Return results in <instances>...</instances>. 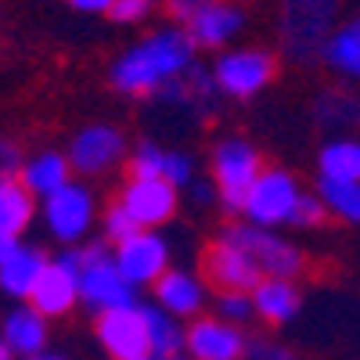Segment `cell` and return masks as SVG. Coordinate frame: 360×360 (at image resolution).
<instances>
[{"mask_svg": "<svg viewBox=\"0 0 360 360\" xmlns=\"http://www.w3.org/2000/svg\"><path fill=\"white\" fill-rule=\"evenodd\" d=\"M195 47L198 44L184 29H159L112 65V86L130 98L159 94L166 83L180 79L195 65Z\"/></svg>", "mask_w": 360, "mask_h": 360, "instance_id": "cell-1", "label": "cell"}, {"mask_svg": "<svg viewBox=\"0 0 360 360\" xmlns=\"http://www.w3.org/2000/svg\"><path fill=\"white\" fill-rule=\"evenodd\" d=\"M342 0H285L281 4V47L295 62L324 54L335 33Z\"/></svg>", "mask_w": 360, "mask_h": 360, "instance_id": "cell-2", "label": "cell"}, {"mask_svg": "<svg viewBox=\"0 0 360 360\" xmlns=\"http://www.w3.org/2000/svg\"><path fill=\"white\" fill-rule=\"evenodd\" d=\"M83 278H79V303L94 314H108L119 307H134V285L119 274V266L108 252V242H90L79 249Z\"/></svg>", "mask_w": 360, "mask_h": 360, "instance_id": "cell-3", "label": "cell"}, {"mask_svg": "<svg viewBox=\"0 0 360 360\" xmlns=\"http://www.w3.org/2000/svg\"><path fill=\"white\" fill-rule=\"evenodd\" d=\"M263 166H259V152L242 141V137H224L213 148V180H217V198L224 202V209L242 213L245 198L252 191V184L259 180Z\"/></svg>", "mask_w": 360, "mask_h": 360, "instance_id": "cell-4", "label": "cell"}, {"mask_svg": "<svg viewBox=\"0 0 360 360\" xmlns=\"http://www.w3.org/2000/svg\"><path fill=\"white\" fill-rule=\"evenodd\" d=\"M220 238H227V242H234L238 249H242L256 266L263 278H281V281H292L299 270L307 266L303 252H299L288 238L266 231V227H252V224H231Z\"/></svg>", "mask_w": 360, "mask_h": 360, "instance_id": "cell-5", "label": "cell"}, {"mask_svg": "<svg viewBox=\"0 0 360 360\" xmlns=\"http://www.w3.org/2000/svg\"><path fill=\"white\" fill-rule=\"evenodd\" d=\"M299 198H303V191H299L295 176L288 169H263L259 180L252 184V191H249V198H245L242 217L252 227L274 231L281 224H292V213H295Z\"/></svg>", "mask_w": 360, "mask_h": 360, "instance_id": "cell-6", "label": "cell"}, {"mask_svg": "<svg viewBox=\"0 0 360 360\" xmlns=\"http://www.w3.org/2000/svg\"><path fill=\"white\" fill-rule=\"evenodd\" d=\"M79 278H83V259L79 249H65L62 256H54L44 270V278L37 281L33 295H29V307L40 310L47 321L62 317L76 307L79 299Z\"/></svg>", "mask_w": 360, "mask_h": 360, "instance_id": "cell-7", "label": "cell"}, {"mask_svg": "<svg viewBox=\"0 0 360 360\" xmlns=\"http://www.w3.org/2000/svg\"><path fill=\"white\" fill-rule=\"evenodd\" d=\"M98 342L115 360H134L152 353V332H148V310L144 307H119L98 314Z\"/></svg>", "mask_w": 360, "mask_h": 360, "instance_id": "cell-8", "label": "cell"}, {"mask_svg": "<svg viewBox=\"0 0 360 360\" xmlns=\"http://www.w3.org/2000/svg\"><path fill=\"white\" fill-rule=\"evenodd\" d=\"M44 220L58 242L76 245L79 238H86L90 224H94V195L83 184H65L58 195L44 202Z\"/></svg>", "mask_w": 360, "mask_h": 360, "instance_id": "cell-9", "label": "cell"}, {"mask_svg": "<svg viewBox=\"0 0 360 360\" xmlns=\"http://www.w3.org/2000/svg\"><path fill=\"white\" fill-rule=\"evenodd\" d=\"M112 259H115V266H119V274H123L134 288L155 285L166 270H169V245L162 242L155 231H141V234L130 238V242L115 245Z\"/></svg>", "mask_w": 360, "mask_h": 360, "instance_id": "cell-10", "label": "cell"}, {"mask_svg": "<svg viewBox=\"0 0 360 360\" xmlns=\"http://www.w3.org/2000/svg\"><path fill=\"white\" fill-rule=\"evenodd\" d=\"M213 79L231 98H252L274 79V58L266 51H231L213 65Z\"/></svg>", "mask_w": 360, "mask_h": 360, "instance_id": "cell-11", "label": "cell"}, {"mask_svg": "<svg viewBox=\"0 0 360 360\" xmlns=\"http://www.w3.org/2000/svg\"><path fill=\"white\" fill-rule=\"evenodd\" d=\"M202 266H205V281L213 285L217 292H245L249 295L263 281L259 266L234 242H227V238H217V242L205 249Z\"/></svg>", "mask_w": 360, "mask_h": 360, "instance_id": "cell-12", "label": "cell"}, {"mask_svg": "<svg viewBox=\"0 0 360 360\" xmlns=\"http://www.w3.org/2000/svg\"><path fill=\"white\" fill-rule=\"evenodd\" d=\"M119 205H123L144 231H152L176 213V188L169 180H159V176H130L123 195H119Z\"/></svg>", "mask_w": 360, "mask_h": 360, "instance_id": "cell-13", "label": "cell"}, {"mask_svg": "<svg viewBox=\"0 0 360 360\" xmlns=\"http://www.w3.org/2000/svg\"><path fill=\"white\" fill-rule=\"evenodd\" d=\"M127 152V141L115 127H83L72 144H69V166L83 176H98V173H108Z\"/></svg>", "mask_w": 360, "mask_h": 360, "instance_id": "cell-14", "label": "cell"}, {"mask_svg": "<svg viewBox=\"0 0 360 360\" xmlns=\"http://www.w3.org/2000/svg\"><path fill=\"white\" fill-rule=\"evenodd\" d=\"M245 335L220 317H198L188 328V356L195 360H242L245 356Z\"/></svg>", "mask_w": 360, "mask_h": 360, "instance_id": "cell-15", "label": "cell"}, {"mask_svg": "<svg viewBox=\"0 0 360 360\" xmlns=\"http://www.w3.org/2000/svg\"><path fill=\"white\" fill-rule=\"evenodd\" d=\"M205 303V288L188 270H166L155 281V307H162L169 317H195Z\"/></svg>", "mask_w": 360, "mask_h": 360, "instance_id": "cell-16", "label": "cell"}, {"mask_svg": "<svg viewBox=\"0 0 360 360\" xmlns=\"http://www.w3.org/2000/svg\"><path fill=\"white\" fill-rule=\"evenodd\" d=\"M242 11L234 4H224V0H209V4L188 22V33L198 47H224L227 40L238 37L242 29Z\"/></svg>", "mask_w": 360, "mask_h": 360, "instance_id": "cell-17", "label": "cell"}, {"mask_svg": "<svg viewBox=\"0 0 360 360\" xmlns=\"http://www.w3.org/2000/svg\"><path fill=\"white\" fill-rule=\"evenodd\" d=\"M0 339H4L15 356L29 360V356H40L47 346V317L33 307H15L4 317V328H0Z\"/></svg>", "mask_w": 360, "mask_h": 360, "instance_id": "cell-18", "label": "cell"}, {"mask_svg": "<svg viewBox=\"0 0 360 360\" xmlns=\"http://www.w3.org/2000/svg\"><path fill=\"white\" fill-rule=\"evenodd\" d=\"M69 173H72L69 155H58V152H40V155H33L29 162H22L18 180L25 184V191L33 195V198L47 202L51 195H58L65 184H72Z\"/></svg>", "mask_w": 360, "mask_h": 360, "instance_id": "cell-19", "label": "cell"}, {"mask_svg": "<svg viewBox=\"0 0 360 360\" xmlns=\"http://www.w3.org/2000/svg\"><path fill=\"white\" fill-rule=\"evenodd\" d=\"M47 263H51V259H47L40 249H33V245L22 242V249H18L4 266H0V292L11 295V299H29V295H33V288H37V281L44 278Z\"/></svg>", "mask_w": 360, "mask_h": 360, "instance_id": "cell-20", "label": "cell"}, {"mask_svg": "<svg viewBox=\"0 0 360 360\" xmlns=\"http://www.w3.org/2000/svg\"><path fill=\"white\" fill-rule=\"evenodd\" d=\"M299 288L292 281H281V278H263L256 288H252V307H256V317H263L266 324H285L299 314Z\"/></svg>", "mask_w": 360, "mask_h": 360, "instance_id": "cell-21", "label": "cell"}, {"mask_svg": "<svg viewBox=\"0 0 360 360\" xmlns=\"http://www.w3.org/2000/svg\"><path fill=\"white\" fill-rule=\"evenodd\" d=\"M37 217V198L25 191L18 176L0 184V238H22V231Z\"/></svg>", "mask_w": 360, "mask_h": 360, "instance_id": "cell-22", "label": "cell"}, {"mask_svg": "<svg viewBox=\"0 0 360 360\" xmlns=\"http://www.w3.org/2000/svg\"><path fill=\"white\" fill-rule=\"evenodd\" d=\"M321 58L328 62V69L360 83V18H349L342 29H335Z\"/></svg>", "mask_w": 360, "mask_h": 360, "instance_id": "cell-23", "label": "cell"}, {"mask_svg": "<svg viewBox=\"0 0 360 360\" xmlns=\"http://www.w3.org/2000/svg\"><path fill=\"white\" fill-rule=\"evenodd\" d=\"M148 310V332H152V356L159 360H173L188 353V332L176 324V317H169L162 307H144Z\"/></svg>", "mask_w": 360, "mask_h": 360, "instance_id": "cell-24", "label": "cell"}, {"mask_svg": "<svg viewBox=\"0 0 360 360\" xmlns=\"http://www.w3.org/2000/svg\"><path fill=\"white\" fill-rule=\"evenodd\" d=\"M321 180H360V141H328L317 155Z\"/></svg>", "mask_w": 360, "mask_h": 360, "instance_id": "cell-25", "label": "cell"}, {"mask_svg": "<svg viewBox=\"0 0 360 360\" xmlns=\"http://www.w3.org/2000/svg\"><path fill=\"white\" fill-rule=\"evenodd\" d=\"M317 119L332 130H353L360 127V98L346 94V90H328L317 98Z\"/></svg>", "mask_w": 360, "mask_h": 360, "instance_id": "cell-26", "label": "cell"}, {"mask_svg": "<svg viewBox=\"0 0 360 360\" xmlns=\"http://www.w3.org/2000/svg\"><path fill=\"white\" fill-rule=\"evenodd\" d=\"M321 202L346 224H360V180H321Z\"/></svg>", "mask_w": 360, "mask_h": 360, "instance_id": "cell-27", "label": "cell"}, {"mask_svg": "<svg viewBox=\"0 0 360 360\" xmlns=\"http://www.w3.org/2000/svg\"><path fill=\"white\" fill-rule=\"evenodd\" d=\"M141 231H144V227H141L119 202L105 213V242H108V245H123V242H130V238L141 234Z\"/></svg>", "mask_w": 360, "mask_h": 360, "instance_id": "cell-28", "label": "cell"}, {"mask_svg": "<svg viewBox=\"0 0 360 360\" xmlns=\"http://www.w3.org/2000/svg\"><path fill=\"white\" fill-rule=\"evenodd\" d=\"M217 310H220V321H227V324H234V328H242L249 317H256L252 295H245V292H220Z\"/></svg>", "mask_w": 360, "mask_h": 360, "instance_id": "cell-29", "label": "cell"}, {"mask_svg": "<svg viewBox=\"0 0 360 360\" xmlns=\"http://www.w3.org/2000/svg\"><path fill=\"white\" fill-rule=\"evenodd\" d=\"M162 166H166V148L141 144L130 159V176H159L162 180Z\"/></svg>", "mask_w": 360, "mask_h": 360, "instance_id": "cell-30", "label": "cell"}, {"mask_svg": "<svg viewBox=\"0 0 360 360\" xmlns=\"http://www.w3.org/2000/svg\"><path fill=\"white\" fill-rule=\"evenodd\" d=\"M328 213V205L321 202V195H303L295 205V213H292V224L295 227H317Z\"/></svg>", "mask_w": 360, "mask_h": 360, "instance_id": "cell-31", "label": "cell"}, {"mask_svg": "<svg viewBox=\"0 0 360 360\" xmlns=\"http://www.w3.org/2000/svg\"><path fill=\"white\" fill-rule=\"evenodd\" d=\"M245 356L249 360H295L285 346H278V342H270V339H249V346H245Z\"/></svg>", "mask_w": 360, "mask_h": 360, "instance_id": "cell-32", "label": "cell"}, {"mask_svg": "<svg viewBox=\"0 0 360 360\" xmlns=\"http://www.w3.org/2000/svg\"><path fill=\"white\" fill-rule=\"evenodd\" d=\"M148 11H152V0H115L108 15L115 22H141Z\"/></svg>", "mask_w": 360, "mask_h": 360, "instance_id": "cell-33", "label": "cell"}, {"mask_svg": "<svg viewBox=\"0 0 360 360\" xmlns=\"http://www.w3.org/2000/svg\"><path fill=\"white\" fill-rule=\"evenodd\" d=\"M15 173H18V148H15L11 141L0 137V184H4V180H11Z\"/></svg>", "mask_w": 360, "mask_h": 360, "instance_id": "cell-34", "label": "cell"}, {"mask_svg": "<svg viewBox=\"0 0 360 360\" xmlns=\"http://www.w3.org/2000/svg\"><path fill=\"white\" fill-rule=\"evenodd\" d=\"M205 4H209V0H169V15L180 18V22H191Z\"/></svg>", "mask_w": 360, "mask_h": 360, "instance_id": "cell-35", "label": "cell"}, {"mask_svg": "<svg viewBox=\"0 0 360 360\" xmlns=\"http://www.w3.org/2000/svg\"><path fill=\"white\" fill-rule=\"evenodd\" d=\"M112 4L115 0H72V8H79L86 15H105V11H112Z\"/></svg>", "mask_w": 360, "mask_h": 360, "instance_id": "cell-36", "label": "cell"}, {"mask_svg": "<svg viewBox=\"0 0 360 360\" xmlns=\"http://www.w3.org/2000/svg\"><path fill=\"white\" fill-rule=\"evenodd\" d=\"M22 249V242H18V238H0V266H4L15 252Z\"/></svg>", "mask_w": 360, "mask_h": 360, "instance_id": "cell-37", "label": "cell"}, {"mask_svg": "<svg viewBox=\"0 0 360 360\" xmlns=\"http://www.w3.org/2000/svg\"><path fill=\"white\" fill-rule=\"evenodd\" d=\"M195 198L198 202H209V198H213V188H209V184H195Z\"/></svg>", "mask_w": 360, "mask_h": 360, "instance_id": "cell-38", "label": "cell"}, {"mask_svg": "<svg viewBox=\"0 0 360 360\" xmlns=\"http://www.w3.org/2000/svg\"><path fill=\"white\" fill-rule=\"evenodd\" d=\"M0 360H15V349H11L4 339H0Z\"/></svg>", "mask_w": 360, "mask_h": 360, "instance_id": "cell-39", "label": "cell"}, {"mask_svg": "<svg viewBox=\"0 0 360 360\" xmlns=\"http://www.w3.org/2000/svg\"><path fill=\"white\" fill-rule=\"evenodd\" d=\"M29 360H65V356H58V353H40V356H29Z\"/></svg>", "mask_w": 360, "mask_h": 360, "instance_id": "cell-40", "label": "cell"}, {"mask_svg": "<svg viewBox=\"0 0 360 360\" xmlns=\"http://www.w3.org/2000/svg\"><path fill=\"white\" fill-rule=\"evenodd\" d=\"M134 360H159V356H152V353H148V356H134Z\"/></svg>", "mask_w": 360, "mask_h": 360, "instance_id": "cell-41", "label": "cell"}]
</instances>
